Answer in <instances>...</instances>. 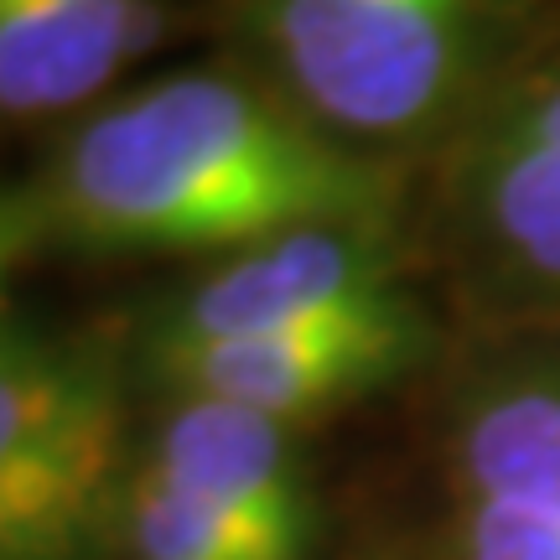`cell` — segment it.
<instances>
[{
	"instance_id": "obj_9",
	"label": "cell",
	"mask_w": 560,
	"mask_h": 560,
	"mask_svg": "<svg viewBox=\"0 0 560 560\" xmlns=\"http://www.w3.org/2000/svg\"><path fill=\"white\" fill-rule=\"evenodd\" d=\"M120 560H317V550L270 535L240 509L140 457L136 446Z\"/></svg>"
},
{
	"instance_id": "obj_8",
	"label": "cell",
	"mask_w": 560,
	"mask_h": 560,
	"mask_svg": "<svg viewBox=\"0 0 560 560\" xmlns=\"http://www.w3.org/2000/svg\"><path fill=\"white\" fill-rule=\"evenodd\" d=\"M166 32V0H0V120L100 109Z\"/></svg>"
},
{
	"instance_id": "obj_4",
	"label": "cell",
	"mask_w": 560,
	"mask_h": 560,
	"mask_svg": "<svg viewBox=\"0 0 560 560\" xmlns=\"http://www.w3.org/2000/svg\"><path fill=\"white\" fill-rule=\"evenodd\" d=\"M446 560H560V327H503L441 400Z\"/></svg>"
},
{
	"instance_id": "obj_7",
	"label": "cell",
	"mask_w": 560,
	"mask_h": 560,
	"mask_svg": "<svg viewBox=\"0 0 560 560\" xmlns=\"http://www.w3.org/2000/svg\"><path fill=\"white\" fill-rule=\"evenodd\" d=\"M436 359L441 327L431 317V306L416 301V306L384 312V317L130 353V369L161 400L166 395L223 400L301 431L306 420L338 416L348 405L400 389Z\"/></svg>"
},
{
	"instance_id": "obj_2",
	"label": "cell",
	"mask_w": 560,
	"mask_h": 560,
	"mask_svg": "<svg viewBox=\"0 0 560 560\" xmlns=\"http://www.w3.org/2000/svg\"><path fill=\"white\" fill-rule=\"evenodd\" d=\"M234 62L322 136L446 151L550 26L545 0H223Z\"/></svg>"
},
{
	"instance_id": "obj_10",
	"label": "cell",
	"mask_w": 560,
	"mask_h": 560,
	"mask_svg": "<svg viewBox=\"0 0 560 560\" xmlns=\"http://www.w3.org/2000/svg\"><path fill=\"white\" fill-rule=\"evenodd\" d=\"M42 244H47V229H42V213L32 202V187H5L0 182V348L16 332V322H11V280H16L21 260L37 255Z\"/></svg>"
},
{
	"instance_id": "obj_3",
	"label": "cell",
	"mask_w": 560,
	"mask_h": 560,
	"mask_svg": "<svg viewBox=\"0 0 560 560\" xmlns=\"http://www.w3.org/2000/svg\"><path fill=\"white\" fill-rule=\"evenodd\" d=\"M130 374L100 332L16 327L0 348V560H120Z\"/></svg>"
},
{
	"instance_id": "obj_6",
	"label": "cell",
	"mask_w": 560,
	"mask_h": 560,
	"mask_svg": "<svg viewBox=\"0 0 560 560\" xmlns=\"http://www.w3.org/2000/svg\"><path fill=\"white\" fill-rule=\"evenodd\" d=\"M416 301L395 223H322L208 260L145 317L130 353L384 317Z\"/></svg>"
},
{
	"instance_id": "obj_5",
	"label": "cell",
	"mask_w": 560,
	"mask_h": 560,
	"mask_svg": "<svg viewBox=\"0 0 560 560\" xmlns=\"http://www.w3.org/2000/svg\"><path fill=\"white\" fill-rule=\"evenodd\" d=\"M441 156L478 296L503 327H560V16Z\"/></svg>"
},
{
	"instance_id": "obj_1",
	"label": "cell",
	"mask_w": 560,
	"mask_h": 560,
	"mask_svg": "<svg viewBox=\"0 0 560 560\" xmlns=\"http://www.w3.org/2000/svg\"><path fill=\"white\" fill-rule=\"evenodd\" d=\"M32 202L47 244L202 265L322 223H400V177L322 136L240 62L109 94L52 145Z\"/></svg>"
}]
</instances>
